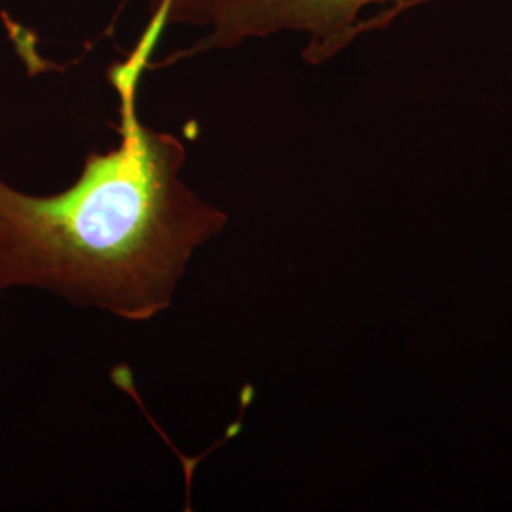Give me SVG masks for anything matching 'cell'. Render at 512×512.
I'll return each instance as SVG.
<instances>
[{
    "instance_id": "cell-4",
    "label": "cell",
    "mask_w": 512,
    "mask_h": 512,
    "mask_svg": "<svg viewBox=\"0 0 512 512\" xmlns=\"http://www.w3.org/2000/svg\"><path fill=\"white\" fill-rule=\"evenodd\" d=\"M429 2H435V0H393L391 4H387L385 8H382L380 12H376L374 16L363 18V21L357 27V38L361 37V35H366V33H372V31H380V29H384L387 25H391L399 16H403V14L418 8V6L429 4Z\"/></svg>"
},
{
    "instance_id": "cell-1",
    "label": "cell",
    "mask_w": 512,
    "mask_h": 512,
    "mask_svg": "<svg viewBox=\"0 0 512 512\" xmlns=\"http://www.w3.org/2000/svg\"><path fill=\"white\" fill-rule=\"evenodd\" d=\"M169 19L150 14L129 54L107 71L118 97L120 141L88 154L65 192L35 198L0 179V293L35 285L74 306L148 321L171 306L194 251L226 215L181 181L183 143L137 112L143 74Z\"/></svg>"
},
{
    "instance_id": "cell-2",
    "label": "cell",
    "mask_w": 512,
    "mask_h": 512,
    "mask_svg": "<svg viewBox=\"0 0 512 512\" xmlns=\"http://www.w3.org/2000/svg\"><path fill=\"white\" fill-rule=\"evenodd\" d=\"M393 0H234L228 4L209 33L194 46L167 61H179L211 50H228L251 38L277 33H302L308 37L302 57L310 65H321L346 50L357 38L363 12L372 4Z\"/></svg>"
},
{
    "instance_id": "cell-3",
    "label": "cell",
    "mask_w": 512,
    "mask_h": 512,
    "mask_svg": "<svg viewBox=\"0 0 512 512\" xmlns=\"http://www.w3.org/2000/svg\"><path fill=\"white\" fill-rule=\"evenodd\" d=\"M234 0H147L148 14L167 12L169 25L211 27L220 12Z\"/></svg>"
}]
</instances>
